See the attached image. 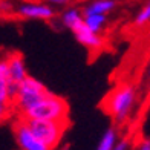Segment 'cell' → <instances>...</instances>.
Returning <instances> with one entry per match:
<instances>
[{
  "instance_id": "5bb4252c",
  "label": "cell",
  "mask_w": 150,
  "mask_h": 150,
  "mask_svg": "<svg viewBox=\"0 0 150 150\" xmlns=\"http://www.w3.org/2000/svg\"><path fill=\"white\" fill-rule=\"evenodd\" d=\"M11 109H12L11 101H2L0 100V122L5 121L11 115Z\"/></svg>"
},
{
  "instance_id": "e0dca14e",
  "label": "cell",
  "mask_w": 150,
  "mask_h": 150,
  "mask_svg": "<svg viewBox=\"0 0 150 150\" xmlns=\"http://www.w3.org/2000/svg\"><path fill=\"white\" fill-rule=\"evenodd\" d=\"M139 150H150V141H149V139H144V141H142V144H141Z\"/></svg>"
},
{
  "instance_id": "8fae6325",
  "label": "cell",
  "mask_w": 150,
  "mask_h": 150,
  "mask_svg": "<svg viewBox=\"0 0 150 150\" xmlns=\"http://www.w3.org/2000/svg\"><path fill=\"white\" fill-rule=\"evenodd\" d=\"M8 83L9 75L6 67V58H0V100L2 101H11L8 97Z\"/></svg>"
},
{
  "instance_id": "3957f363",
  "label": "cell",
  "mask_w": 150,
  "mask_h": 150,
  "mask_svg": "<svg viewBox=\"0 0 150 150\" xmlns=\"http://www.w3.org/2000/svg\"><path fill=\"white\" fill-rule=\"evenodd\" d=\"M136 91L132 84H121L110 92L104 100L106 110L117 122H124L135 106Z\"/></svg>"
},
{
  "instance_id": "6da1fadb",
  "label": "cell",
  "mask_w": 150,
  "mask_h": 150,
  "mask_svg": "<svg viewBox=\"0 0 150 150\" xmlns=\"http://www.w3.org/2000/svg\"><path fill=\"white\" fill-rule=\"evenodd\" d=\"M61 22L66 28H69L74 34L75 38L80 45L91 51H101L104 47V40L100 37V34L92 32L86 26L81 11L78 8H69L61 14Z\"/></svg>"
},
{
  "instance_id": "9a60e30c",
  "label": "cell",
  "mask_w": 150,
  "mask_h": 150,
  "mask_svg": "<svg viewBox=\"0 0 150 150\" xmlns=\"http://www.w3.org/2000/svg\"><path fill=\"white\" fill-rule=\"evenodd\" d=\"M129 144H130V139L129 138H122L121 141H115V144L112 147V150H127L129 149Z\"/></svg>"
},
{
  "instance_id": "8992f818",
  "label": "cell",
  "mask_w": 150,
  "mask_h": 150,
  "mask_svg": "<svg viewBox=\"0 0 150 150\" xmlns=\"http://www.w3.org/2000/svg\"><path fill=\"white\" fill-rule=\"evenodd\" d=\"M14 135L20 150H51L43 141H40L31 132V129L26 126V122L22 118L14 124Z\"/></svg>"
},
{
  "instance_id": "4fadbf2b",
  "label": "cell",
  "mask_w": 150,
  "mask_h": 150,
  "mask_svg": "<svg viewBox=\"0 0 150 150\" xmlns=\"http://www.w3.org/2000/svg\"><path fill=\"white\" fill-rule=\"evenodd\" d=\"M150 20V5L147 3L146 6H142V9L138 12V16L135 17V25L138 26V28H142V26H146Z\"/></svg>"
},
{
  "instance_id": "52a82bcc",
  "label": "cell",
  "mask_w": 150,
  "mask_h": 150,
  "mask_svg": "<svg viewBox=\"0 0 150 150\" xmlns=\"http://www.w3.org/2000/svg\"><path fill=\"white\" fill-rule=\"evenodd\" d=\"M17 12L18 16L31 20H51L55 17V11L45 3H23L18 6Z\"/></svg>"
},
{
  "instance_id": "277c9868",
  "label": "cell",
  "mask_w": 150,
  "mask_h": 150,
  "mask_svg": "<svg viewBox=\"0 0 150 150\" xmlns=\"http://www.w3.org/2000/svg\"><path fill=\"white\" fill-rule=\"evenodd\" d=\"M20 117L35 120H69V104L64 98L49 92Z\"/></svg>"
},
{
  "instance_id": "7a4b0ae2",
  "label": "cell",
  "mask_w": 150,
  "mask_h": 150,
  "mask_svg": "<svg viewBox=\"0 0 150 150\" xmlns=\"http://www.w3.org/2000/svg\"><path fill=\"white\" fill-rule=\"evenodd\" d=\"M22 118V117H20ZM31 132L51 150H55L61 142V138L69 127V120H35V118H22Z\"/></svg>"
},
{
  "instance_id": "5b68a950",
  "label": "cell",
  "mask_w": 150,
  "mask_h": 150,
  "mask_svg": "<svg viewBox=\"0 0 150 150\" xmlns=\"http://www.w3.org/2000/svg\"><path fill=\"white\" fill-rule=\"evenodd\" d=\"M47 93H49V89L42 81L28 75L25 80H22L18 83V91L14 100H12V106L17 109L20 115H23L26 110H29L34 104H37Z\"/></svg>"
},
{
  "instance_id": "30bf717a",
  "label": "cell",
  "mask_w": 150,
  "mask_h": 150,
  "mask_svg": "<svg viewBox=\"0 0 150 150\" xmlns=\"http://www.w3.org/2000/svg\"><path fill=\"white\" fill-rule=\"evenodd\" d=\"M83 20H84L86 26L92 32L100 34L107 22V17H106V14H89V16H83Z\"/></svg>"
},
{
  "instance_id": "9c48e42d",
  "label": "cell",
  "mask_w": 150,
  "mask_h": 150,
  "mask_svg": "<svg viewBox=\"0 0 150 150\" xmlns=\"http://www.w3.org/2000/svg\"><path fill=\"white\" fill-rule=\"evenodd\" d=\"M117 2L115 0H92L81 9V16H89V14H109L110 11L115 9Z\"/></svg>"
},
{
  "instance_id": "7c38bea8",
  "label": "cell",
  "mask_w": 150,
  "mask_h": 150,
  "mask_svg": "<svg viewBox=\"0 0 150 150\" xmlns=\"http://www.w3.org/2000/svg\"><path fill=\"white\" fill-rule=\"evenodd\" d=\"M115 141H117V129H115V127H109L107 130L104 132V135H103V138H101L97 150H112Z\"/></svg>"
},
{
  "instance_id": "2e32d148",
  "label": "cell",
  "mask_w": 150,
  "mask_h": 150,
  "mask_svg": "<svg viewBox=\"0 0 150 150\" xmlns=\"http://www.w3.org/2000/svg\"><path fill=\"white\" fill-rule=\"evenodd\" d=\"M51 5H57V6H64L69 3V0H47Z\"/></svg>"
},
{
  "instance_id": "ac0fdd59",
  "label": "cell",
  "mask_w": 150,
  "mask_h": 150,
  "mask_svg": "<svg viewBox=\"0 0 150 150\" xmlns=\"http://www.w3.org/2000/svg\"><path fill=\"white\" fill-rule=\"evenodd\" d=\"M0 9H11V5H8L6 2H2L0 3Z\"/></svg>"
},
{
  "instance_id": "ba28073f",
  "label": "cell",
  "mask_w": 150,
  "mask_h": 150,
  "mask_svg": "<svg viewBox=\"0 0 150 150\" xmlns=\"http://www.w3.org/2000/svg\"><path fill=\"white\" fill-rule=\"evenodd\" d=\"M6 67H8V75H9V81L14 83H20L22 80L28 77V71L25 66V60L22 57V54H9L6 57Z\"/></svg>"
}]
</instances>
